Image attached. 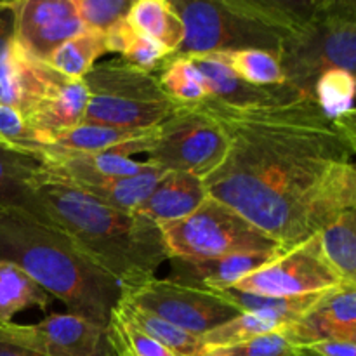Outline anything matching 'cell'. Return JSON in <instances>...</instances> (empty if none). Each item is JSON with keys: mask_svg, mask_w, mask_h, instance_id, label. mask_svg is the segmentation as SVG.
<instances>
[{"mask_svg": "<svg viewBox=\"0 0 356 356\" xmlns=\"http://www.w3.org/2000/svg\"><path fill=\"white\" fill-rule=\"evenodd\" d=\"M104 38H106L108 52H117L122 56V61L141 72L159 75L170 56V52L163 45L136 31L125 17L115 23L104 33Z\"/></svg>", "mask_w": 356, "mask_h": 356, "instance_id": "cell-21", "label": "cell"}, {"mask_svg": "<svg viewBox=\"0 0 356 356\" xmlns=\"http://www.w3.org/2000/svg\"><path fill=\"white\" fill-rule=\"evenodd\" d=\"M89 90L83 80L66 79L52 70L51 82L38 106L26 118L31 129L44 136L52 145V139L61 132L82 124Z\"/></svg>", "mask_w": 356, "mask_h": 356, "instance_id": "cell-16", "label": "cell"}, {"mask_svg": "<svg viewBox=\"0 0 356 356\" xmlns=\"http://www.w3.org/2000/svg\"><path fill=\"white\" fill-rule=\"evenodd\" d=\"M47 179V169L38 159L0 148V211L24 214L40 225L61 232L37 193L38 184Z\"/></svg>", "mask_w": 356, "mask_h": 356, "instance_id": "cell-14", "label": "cell"}, {"mask_svg": "<svg viewBox=\"0 0 356 356\" xmlns=\"http://www.w3.org/2000/svg\"><path fill=\"white\" fill-rule=\"evenodd\" d=\"M110 327H113L120 337L124 339L125 346L131 350V353L134 356H174L170 351H167L162 344L156 343L155 339L148 337L146 334H143L141 330L136 329L134 325H131L129 322H125L117 312H111Z\"/></svg>", "mask_w": 356, "mask_h": 356, "instance_id": "cell-36", "label": "cell"}, {"mask_svg": "<svg viewBox=\"0 0 356 356\" xmlns=\"http://www.w3.org/2000/svg\"><path fill=\"white\" fill-rule=\"evenodd\" d=\"M355 73L329 70L315 83L313 99L330 120L355 117Z\"/></svg>", "mask_w": 356, "mask_h": 356, "instance_id": "cell-30", "label": "cell"}, {"mask_svg": "<svg viewBox=\"0 0 356 356\" xmlns=\"http://www.w3.org/2000/svg\"><path fill=\"white\" fill-rule=\"evenodd\" d=\"M115 312L134 325L136 329L141 330L148 337L155 339L156 343L162 344L167 351L174 356H200L202 355V341L200 337L188 334L184 330L177 329L172 323L159 318L153 313L145 312L138 306L131 305L125 299L120 298L118 305L115 306Z\"/></svg>", "mask_w": 356, "mask_h": 356, "instance_id": "cell-22", "label": "cell"}, {"mask_svg": "<svg viewBox=\"0 0 356 356\" xmlns=\"http://www.w3.org/2000/svg\"><path fill=\"white\" fill-rule=\"evenodd\" d=\"M152 129H124V127H110V125L97 124H79L70 131L61 132L52 139V145L65 152L73 153H103L125 145L132 139L143 138L152 132Z\"/></svg>", "mask_w": 356, "mask_h": 356, "instance_id": "cell-27", "label": "cell"}, {"mask_svg": "<svg viewBox=\"0 0 356 356\" xmlns=\"http://www.w3.org/2000/svg\"><path fill=\"white\" fill-rule=\"evenodd\" d=\"M104 52H108L104 33L86 28L82 33L56 49L45 63L66 79L82 80Z\"/></svg>", "mask_w": 356, "mask_h": 356, "instance_id": "cell-28", "label": "cell"}, {"mask_svg": "<svg viewBox=\"0 0 356 356\" xmlns=\"http://www.w3.org/2000/svg\"><path fill=\"white\" fill-rule=\"evenodd\" d=\"M282 325L284 323L275 322V320L266 318V316L252 315V313H238L235 318L221 323V325L200 337L202 353L235 346V344L252 339V337L261 336V334L278 330Z\"/></svg>", "mask_w": 356, "mask_h": 356, "instance_id": "cell-31", "label": "cell"}, {"mask_svg": "<svg viewBox=\"0 0 356 356\" xmlns=\"http://www.w3.org/2000/svg\"><path fill=\"white\" fill-rule=\"evenodd\" d=\"M0 356H44V355L35 353V351L26 350V348L16 346V344L0 341Z\"/></svg>", "mask_w": 356, "mask_h": 356, "instance_id": "cell-39", "label": "cell"}, {"mask_svg": "<svg viewBox=\"0 0 356 356\" xmlns=\"http://www.w3.org/2000/svg\"><path fill=\"white\" fill-rule=\"evenodd\" d=\"M228 305L238 313H252V315L266 316L280 323H292L301 318L325 292L320 294L298 296V298H266V296L247 294L235 289H221L216 291Z\"/></svg>", "mask_w": 356, "mask_h": 356, "instance_id": "cell-24", "label": "cell"}, {"mask_svg": "<svg viewBox=\"0 0 356 356\" xmlns=\"http://www.w3.org/2000/svg\"><path fill=\"white\" fill-rule=\"evenodd\" d=\"M122 299L197 337L238 315L212 289L193 287L170 278L153 277L134 287H124Z\"/></svg>", "mask_w": 356, "mask_h": 356, "instance_id": "cell-9", "label": "cell"}, {"mask_svg": "<svg viewBox=\"0 0 356 356\" xmlns=\"http://www.w3.org/2000/svg\"><path fill=\"white\" fill-rule=\"evenodd\" d=\"M296 356H356V343L315 341V343L296 346Z\"/></svg>", "mask_w": 356, "mask_h": 356, "instance_id": "cell-37", "label": "cell"}, {"mask_svg": "<svg viewBox=\"0 0 356 356\" xmlns=\"http://www.w3.org/2000/svg\"><path fill=\"white\" fill-rule=\"evenodd\" d=\"M125 19L136 31L163 45L170 56L184 40V24L170 0H134Z\"/></svg>", "mask_w": 356, "mask_h": 356, "instance_id": "cell-19", "label": "cell"}, {"mask_svg": "<svg viewBox=\"0 0 356 356\" xmlns=\"http://www.w3.org/2000/svg\"><path fill=\"white\" fill-rule=\"evenodd\" d=\"M249 252V254H229V256L214 257V259H179L172 257L169 259L172 273L170 280L179 284L193 285V287L212 289L221 291L229 289L250 275L252 271L259 270L264 263L282 252Z\"/></svg>", "mask_w": 356, "mask_h": 356, "instance_id": "cell-17", "label": "cell"}, {"mask_svg": "<svg viewBox=\"0 0 356 356\" xmlns=\"http://www.w3.org/2000/svg\"><path fill=\"white\" fill-rule=\"evenodd\" d=\"M16 40V2H0V58Z\"/></svg>", "mask_w": 356, "mask_h": 356, "instance_id": "cell-38", "label": "cell"}, {"mask_svg": "<svg viewBox=\"0 0 356 356\" xmlns=\"http://www.w3.org/2000/svg\"><path fill=\"white\" fill-rule=\"evenodd\" d=\"M356 219L355 209L320 229V245L327 263L346 284H356Z\"/></svg>", "mask_w": 356, "mask_h": 356, "instance_id": "cell-26", "label": "cell"}, {"mask_svg": "<svg viewBox=\"0 0 356 356\" xmlns=\"http://www.w3.org/2000/svg\"><path fill=\"white\" fill-rule=\"evenodd\" d=\"M82 80L89 90L82 124L152 129L177 108L163 92L159 75L141 72L122 59L96 65Z\"/></svg>", "mask_w": 356, "mask_h": 356, "instance_id": "cell-5", "label": "cell"}, {"mask_svg": "<svg viewBox=\"0 0 356 356\" xmlns=\"http://www.w3.org/2000/svg\"><path fill=\"white\" fill-rule=\"evenodd\" d=\"M200 356H218L214 353V351H205V353H202Z\"/></svg>", "mask_w": 356, "mask_h": 356, "instance_id": "cell-40", "label": "cell"}, {"mask_svg": "<svg viewBox=\"0 0 356 356\" xmlns=\"http://www.w3.org/2000/svg\"><path fill=\"white\" fill-rule=\"evenodd\" d=\"M159 82L163 92L179 106L207 99V92L188 56H169L159 73Z\"/></svg>", "mask_w": 356, "mask_h": 356, "instance_id": "cell-32", "label": "cell"}, {"mask_svg": "<svg viewBox=\"0 0 356 356\" xmlns=\"http://www.w3.org/2000/svg\"><path fill=\"white\" fill-rule=\"evenodd\" d=\"M243 16L271 28L285 38L312 17L316 2L305 0H228Z\"/></svg>", "mask_w": 356, "mask_h": 356, "instance_id": "cell-23", "label": "cell"}, {"mask_svg": "<svg viewBox=\"0 0 356 356\" xmlns=\"http://www.w3.org/2000/svg\"><path fill=\"white\" fill-rule=\"evenodd\" d=\"M0 341L44 356H117L108 327L70 313H54L30 325L0 323Z\"/></svg>", "mask_w": 356, "mask_h": 356, "instance_id": "cell-11", "label": "cell"}, {"mask_svg": "<svg viewBox=\"0 0 356 356\" xmlns=\"http://www.w3.org/2000/svg\"><path fill=\"white\" fill-rule=\"evenodd\" d=\"M207 197L202 177L183 170H169L136 209V214L145 216L156 225L179 221L197 211Z\"/></svg>", "mask_w": 356, "mask_h": 356, "instance_id": "cell-18", "label": "cell"}, {"mask_svg": "<svg viewBox=\"0 0 356 356\" xmlns=\"http://www.w3.org/2000/svg\"><path fill=\"white\" fill-rule=\"evenodd\" d=\"M228 153V139L218 122L195 104H177L159 125L149 162L165 170H183L205 177L218 169Z\"/></svg>", "mask_w": 356, "mask_h": 356, "instance_id": "cell-8", "label": "cell"}, {"mask_svg": "<svg viewBox=\"0 0 356 356\" xmlns=\"http://www.w3.org/2000/svg\"><path fill=\"white\" fill-rule=\"evenodd\" d=\"M282 332L294 346L315 341L356 343V284L327 291L301 318L282 325Z\"/></svg>", "mask_w": 356, "mask_h": 356, "instance_id": "cell-13", "label": "cell"}, {"mask_svg": "<svg viewBox=\"0 0 356 356\" xmlns=\"http://www.w3.org/2000/svg\"><path fill=\"white\" fill-rule=\"evenodd\" d=\"M228 153L204 179L209 197L242 214L284 249L356 209V118L330 120L315 99L257 106L205 99Z\"/></svg>", "mask_w": 356, "mask_h": 356, "instance_id": "cell-1", "label": "cell"}, {"mask_svg": "<svg viewBox=\"0 0 356 356\" xmlns=\"http://www.w3.org/2000/svg\"><path fill=\"white\" fill-rule=\"evenodd\" d=\"M184 24V40L172 56L259 51L280 54L284 35L233 9L228 0H170Z\"/></svg>", "mask_w": 356, "mask_h": 356, "instance_id": "cell-7", "label": "cell"}, {"mask_svg": "<svg viewBox=\"0 0 356 356\" xmlns=\"http://www.w3.org/2000/svg\"><path fill=\"white\" fill-rule=\"evenodd\" d=\"M129 351H131V350H129ZM132 356H134V355H132Z\"/></svg>", "mask_w": 356, "mask_h": 356, "instance_id": "cell-41", "label": "cell"}, {"mask_svg": "<svg viewBox=\"0 0 356 356\" xmlns=\"http://www.w3.org/2000/svg\"><path fill=\"white\" fill-rule=\"evenodd\" d=\"M344 284L327 263L320 236L315 233L278 252L229 289L266 298H298L332 291Z\"/></svg>", "mask_w": 356, "mask_h": 356, "instance_id": "cell-10", "label": "cell"}, {"mask_svg": "<svg viewBox=\"0 0 356 356\" xmlns=\"http://www.w3.org/2000/svg\"><path fill=\"white\" fill-rule=\"evenodd\" d=\"M37 193L61 232L120 289L149 280L170 259L160 225L145 216L106 207L51 174Z\"/></svg>", "mask_w": 356, "mask_h": 356, "instance_id": "cell-2", "label": "cell"}, {"mask_svg": "<svg viewBox=\"0 0 356 356\" xmlns=\"http://www.w3.org/2000/svg\"><path fill=\"white\" fill-rule=\"evenodd\" d=\"M49 146L47 139L31 129L19 111L0 104V148L42 160Z\"/></svg>", "mask_w": 356, "mask_h": 356, "instance_id": "cell-33", "label": "cell"}, {"mask_svg": "<svg viewBox=\"0 0 356 356\" xmlns=\"http://www.w3.org/2000/svg\"><path fill=\"white\" fill-rule=\"evenodd\" d=\"M219 63L232 70L240 80L261 89H275L285 86V76L282 72L278 56L273 52L259 51V49H245V51L216 52Z\"/></svg>", "mask_w": 356, "mask_h": 356, "instance_id": "cell-29", "label": "cell"}, {"mask_svg": "<svg viewBox=\"0 0 356 356\" xmlns=\"http://www.w3.org/2000/svg\"><path fill=\"white\" fill-rule=\"evenodd\" d=\"M170 259H214L229 254L277 252V240L247 221L229 205L207 197L179 221L160 225Z\"/></svg>", "mask_w": 356, "mask_h": 356, "instance_id": "cell-6", "label": "cell"}, {"mask_svg": "<svg viewBox=\"0 0 356 356\" xmlns=\"http://www.w3.org/2000/svg\"><path fill=\"white\" fill-rule=\"evenodd\" d=\"M134 0H73L83 28L106 33L127 16Z\"/></svg>", "mask_w": 356, "mask_h": 356, "instance_id": "cell-34", "label": "cell"}, {"mask_svg": "<svg viewBox=\"0 0 356 356\" xmlns=\"http://www.w3.org/2000/svg\"><path fill=\"white\" fill-rule=\"evenodd\" d=\"M51 296L16 264L0 261V323L30 308L47 309Z\"/></svg>", "mask_w": 356, "mask_h": 356, "instance_id": "cell-25", "label": "cell"}, {"mask_svg": "<svg viewBox=\"0 0 356 356\" xmlns=\"http://www.w3.org/2000/svg\"><path fill=\"white\" fill-rule=\"evenodd\" d=\"M0 261L16 264L70 315L108 327L122 289L90 263L65 233L17 212L0 211Z\"/></svg>", "mask_w": 356, "mask_h": 356, "instance_id": "cell-3", "label": "cell"}, {"mask_svg": "<svg viewBox=\"0 0 356 356\" xmlns=\"http://www.w3.org/2000/svg\"><path fill=\"white\" fill-rule=\"evenodd\" d=\"M51 75L47 63L38 61L14 40L0 58V104L28 118L44 97Z\"/></svg>", "mask_w": 356, "mask_h": 356, "instance_id": "cell-15", "label": "cell"}, {"mask_svg": "<svg viewBox=\"0 0 356 356\" xmlns=\"http://www.w3.org/2000/svg\"><path fill=\"white\" fill-rule=\"evenodd\" d=\"M278 61L285 87L309 99H313L316 80L329 70L355 73V0H316L312 17L284 38Z\"/></svg>", "mask_w": 356, "mask_h": 356, "instance_id": "cell-4", "label": "cell"}, {"mask_svg": "<svg viewBox=\"0 0 356 356\" xmlns=\"http://www.w3.org/2000/svg\"><path fill=\"white\" fill-rule=\"evenodd\" d=\"M214 353L218 356H296V346L285 337L280 327L235 346L214 350Z\"/></svg>", "mask_w": 356, "mask_h": 356, "instance_id": "cell-35", "label": "cell"}, {"mask_svg": "<svg viewBox=\"0 0 356 356\" xmlns=\"http://www.w3.org/2000/svg\"><path fill=\"white\" fill-rule=\"evenodd\" d=\"M167 172L169 170L149 162L148 169L145 172L138 174V176L120 177V179L106 181V183L101 184H89V186L76 188V190L83 191L90 198L106 205V207L117 209V211L122 212H136V209L149 197L153 188L159 184V181Z\"/></svg>", "mask_w": 356, "mask_h": 356, "instance_id": "cell-20", "label": "cell"}, {"mask_svg": "<svg viewBox=\"0 0 356 356\" xmlns=\"http://www.w3.org/2000/svg\"><path fill=\"white\" fill-rule=\"evenodd\" d=\"M86 30L73 0L16 2V42L38 61Z\"/></svg>", "mask_w": 356, "mask_h": 356, "instance_id": "cell-12", "label": "cell"}]
</instances>
